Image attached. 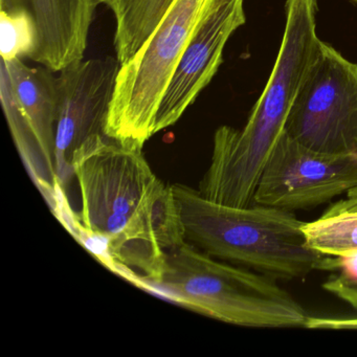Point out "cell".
I'll return each mask as SVG.
<instances>
[{"label": "cell", "mask_w": 357, "mask_h": 357, "mask_svg": "<svg viewBox=\"0 0 357 357\" xmlns=\"http://www.w3.org/2000/svg\"><path fill=\"white\" fill-rule=\"evenodd\" d=\"M73 175L81 197L74 231L110 265L141 282L156 285L171 250L185 243L173 187L162 183L144 155L95 135L75 151Z\"/></svg>", "instance_id": "obj_1"}, {"label": "cell", "mask_w": 357, "mask_h": 357, "mask_svg": "<svg viewBox=\"0 0 357 357\" xmlns=\"http://www.w3.org/2000/svg\"><path fill=\"white\" fill-rule=\"evenodd\" d=\"M317 13V0H286L281 47L248 122L241 129L215 131L210 166L198 190L206 199L240 208L254 204L261 175L319 53Z\"/></svg>", "instance_id": "obj_2"}, {"label": "cell", "mask_w": 357, "mask_h": 357, "mask_svg": "<svg viewBox=\"0 0 357 357\" xmlns=\"http://www.w3.org/2000/svg\"><path fill=\"white\" fill-rule=\"evenodd\" d=\"M172 187L185 240L206 254L275 280L331 268L330 257L309 248L303 221L294 212L261 204L225 206L188 185Z\"/></svg>", "instance_id": "obj_3"}, {"label": "cell", "mask_w": 357, "mask_h": 357, "mask_svg": "<svg viewBox=\"0 0 357 357\" xmlns=\"http://www.w3.org/2000/svg\"><path fill=\"white\" fill-rule=\"evenodd\" d=\"M275 281L185 241L169 252L166 271L154 287L185 308L231 325L306 327V309Z\"/></svg>", "instance_id": "obj_4"}, {"label": "cell", "mask_w": 357, "mask_h": 357, "mask_svg": "<svg viewBox=\"0 0 357 357\" xmlns=\"http://www.w3.org/2000/svg\"><path fill=\"white\" fill-rule=\"evenodd\" d=\"M216 0H172L153 32L116 76L104 135L144 148L156 135L158 107L185 49Z\"/></svg>", "instance_id": "obj_5"}, {"label": "cell", "mask_w": 357, "mask_h": 357, "mask_svg": "<svg viewBox=\"0 0 357 357\" xmlns=\"http://www.w3.org/2000/svg\"><path fill=\"white\" fill-rule=\"evenodd\" d=\"M285 132L321 153L357 155V64L321 41Z\"/></svg>", "instance_id": "obj_6"}, {"label": "cell", "mask_w": 357, "mask_h": 357, "mask_svg": "<svg viewBox=\"0 0 357 357\" xmlns=\"http://www.w3.org/2000/svg\"><path fill=\"white\" fill-rule=\"evenodd\" d=\"M357 188V155H332L305 147L284 133L267 160L254 204L309 210Z\"/></svg>", "instance_id": "obj_7"}, {"label": "cell", "mask_w": 357, "mask_h": 357, "mask_svg": "<svg viewBox=\"0 0 357 357\" xmlns=\"http://www.w3.org/2000/svg\"><path fill=\"white\" fill-rule=\"evenodd\" d=\"M120 66L116 57L83 59L57 77L55 164L62 187L73 174L75 151L91 137L104 133Z\"/></svg>", "instance_id": "obj_8"}, {"label": "cell", "mask_w": 357, "mask_h": 357, "mask_svg": "<svg viewBox=\"0 0 357 357\" xmlns=\"http://www.w3.org/2000/svg\"><path fill=\"white\" fill-rule=\"evenodd\" d=\"M246 22L244 0H216L173 73L156 114L155 133L176 124L223 62L231 35Z\"/></svg>", "instance_id": "obj_9"}, {"label": "cell", "mask_w": 357, "mask_h": 357, "mask_svg": "<svg viewBox=\"0 0 357 357\" xmlns=\"http://www.w3.org/2000/svg\"><path fill=\"white\" fill-rule=\"evenodd\" d=\"M101 0H0V12L26 13L37 32L31 60L60 73L84 59Z\"/></svg>", "instance_id": "obj_10"}, {"label": "cell", "mask_w": 357, "mask_h": 357, "mask_svg": "<svg viewBox=\"0 0 357 357\" xmlns=\"http://www.w3.org/2000/svg\"><path fill=\"white\" fill-rule=\"evenodd\" d=\"M1 61L7 66L16 99L38 144L45 165L58 176L55 164L56 125L59 106L57 77H54L53 72L47 68H30L22 59Z\"/></svg>", "instance_id": "obj_11"}, {"label": "cell", "mask_w": 357, "mask_h": 357, "mask_svg": "<svg viewBox=\"0 0 357 357\" xmlns=\"http://www.w3.org/2000/svg\"><path fill=\"white\" fill-rule=\"evenodd\" d=\"M309 248L332 258L357 256V208L334 204L321 218L303 222Z\"/></svg>", "instance_id": "obj_12"}, {"label": "cell", "mask_w": 357, "mask_h": 357, "mask_svg": "<svg viewBox=\"0 0 357 357\" xmlns=\"http://www.w3.org/2000/svg\"><path fill=\"white\" fill-rule=\"evenodd\" d=\"M172 0H124L114 13V49L120 63L128 61L153 32Z\"/></svg>", "instance_id": "obj_13"}, {"label": "cell", "mask_w": 357, "mask_h": 357, "mask_svg": "<svg viewBox=\"0 0 357 357\" xmlns=\"http://www.w3.org/2000/svg\"><path fill=\"white\" fill-rule=\"evenodd\" d=\"M37 45V32L26 13L0 12V54L6 61L32 58Z\"/></svg>", "instance_id": "obj_14"}, {"label": "cell", "mask_w": 357, "mask_h": 357, "mask_svg": "<svg viewBox=\"0 0 357 357\" xmlns=\"http://www.w3.org/2000/svg\"><path fill=\"white\" fill-rule=\"evenodd\" d=\"M323 288L357 310V275L342 271L337 275H330Z\"/></svg>", "instance_id": "obj_15"}, {"label": "cell", "mask_w": 357, "mask_h": 357, "mask_svg": "<svg viewBox=\"0 0 357 357\" xmlns=\"http://www.w3.org/2000/svg\"><path fill=\"white\" fill-rule=\"evenodd\" d=\"M336 206H342V208H357V188L351 190L348 194H346V198L336 202Z\"/></svg>", "instance_id": "obj_16"}, {"label": "cell", "mask_w": 357, "mask_h": 357, "mask_svg": "<svg viewBox=\"0 0 357 357\" xmlns=\"http://www.w3.org/2000/svg\"><path fill=\"white\" fill-rule=\"evenodd\" d=\"M123 1H124V0H101V3L109 8L112 13H116V10L120 8L121 3H122Z\"/></svg>", "instance_id": "obj_17"}, {"label": "cell", "mask_w": 357, "mask_h": 357, "mask_svg": "<svg viewBox=\"0 0 357 357\" xmlns=\"http://www.w3.org/2000/svg\"><path fill=\"white\" fill-rule=\"evenodd\" d=\"M350 1H352V3H357V0H350Z\"/></svg>", "instance_id": "obj_18"}]
</instances>
